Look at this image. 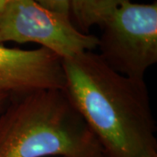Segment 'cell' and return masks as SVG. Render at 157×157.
Instances as JSON below:
<instances>
[{
    "label": "cell",
    "instance_id": "1",
    "mask_svg": "<svg viewBox=\"0 0 157 157\" xmlns=\"http://www.w3.org/2000/svg\"><path fill=\"white\" fill-rule=\"evenodd\" d=\"M62 60L63 90L105 157H157L156 126L144 79L117 73L93 52Z\"/></svg>",
    "mask_w": 157,
    "mask_h": 157
},
{
    "label": "cell",
    "instance_id": "2",
    "mask_svg": "<svg viewBox=\"0 0 157 157\" xmlns=\"http://www.w3.org/2000/svg\"><path fill=\"white\" fill-rule=\"evenodd\" d=\"M105 157L63 89L11 96L0 114V157Z\"/></svg>",
    "mask_w": 157,
    "mask_h": 157
},
{
    "label": "cell",
    "instance_id": "3",
    "mask_svg": "<svg viewBox=\"0 0 157 157\" xmlns=\"http://www.w3.org/2000/svg\"><path fill=\"white\" fill-rule=\"evenodd\" d=\"M99 55L127 77L144 79L157 62V2L118 7L102 22Z\"/></svg>",
    "mask_w": 157,
    "mask_h": 157
},
{
    "label": "cell",
    "instance_id": "4",
    "mask_svg": "<svg viewBox=\"0 0 157 157\" xmlns=\"http://www.w3.org/2000/svg\"><path fill=\"white\" fill-rule=\"evenodd\" d=\"M36 43L63 59L93 52L99 38L86 34L70 17L47 10L33 0H11L0 12V44Z\"/></svg>",
    "mask_w": 157,
    "mask_h": 157
},
{
    "label": "cell",
    "instance_id": "5",
    "mask_svg": "<svg viewBox=\"0 0 157 157\" xmlns=\"http://www.w3.org/2000/svg\"><path fill=\"white\" fill-rule=\"evenodd\" d=\"M63 60L44 47L34 50L0 44V93L20 95L45 89H64Z\"/></svg>",
    "mask_w": 157,
    "mask_h": 157
},
{
    "label": "cell",
    "instance_id": "6",
    "mask_svg": "<svg viewBox=\"0 0 157 157\" xmlns=\"http://www.w3.org/2000/svg\"><path fill=\"white\" fill-rule=\"evenodd\" d=\"M130 0H71V15L81 32L93 25H101L118 7Z\"/></svg>",
    "mask_w": 157,
    "mask_h": 157
},
{
    "label": "cell",
    "instance_id": "7",
    "mask_svg": "<svg viewBox=\"0 0 157 157\" xmlns=\"http://www.w3.org/2000/svg\"><path fill=\"white\" fill-rule=\"evenodd\" d=\"M47 10L71 16V0H33Z\"/></svg>",
    "mask_w": 157,
    "mask_h": 157
},
{
    "label": "cell",
    "instance_id": "8",
    "mask_svg": "<svg viewBox=\"0 0 157 157\" xmlns=\"http://www.w3.org/2000/svg\"><path fill=\"white\" fill-rule=\"evenodd\" d=\"M11 96L9 94H3V93H0V109H2L4 106H6L7 104V102L9 101Z\"/></svg>",
    "mask_w": 157,
    "mask_h": 157
},
{
    "label": "cell",
    "instance_id": "9",
    "mask_svg": "<svg viewBox=\"0 0 157 157\" xmlns=\"http://www.w3.org/2000/svg\"><path fill=\"white\" fill-rule=\"evenodd\" d=\"M11 0H0V12L6 8Z\"/></svg>",
    "mask_w": 157,
    "mask_h": 157
}]
</instances>
